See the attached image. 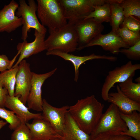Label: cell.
<instances>
[{
    "label": "cell",
    "mask_w": 140,
    "mask_h": 140,
    "mask_svg": "<svg viewBox=\"0 0 140 140\" xmlns=\"http://www.w3.org/2000/svg\"><path fill=\"white\" fill-rule=\"evenodd\" d=\"M11 140H33L26 123L21 122L20 124L14 130L11 135Z\"/></svg>",
    "instance_id": "obj_28"
},
{
    "label": "cell",
    "mask_w": 140,
    "mask_h": 140,
    "mask_svg": "<svg viewBox=\"0 0 140 140\" xmlns=\"http://www.w3.org/2000/svg\"><path fill=\"white\" fill-rule=\"evenodd\" d=\"M140 69V64H133L129 61L109 71L101 89V96L103 99L107 101L109 91L115 84L123 82L129 77H133L135 71Z\"/></svg>",
    "instance_id": "obj_7"
},
{
    "label": "cell",
    "mask_w": 140,
    "mask_h": 140,
    "mask_svg": "<svg viewBox=\"0 0 140 140\" xmlns=\"http://www.w3.org/2000/svg\"><path fill=\"white\" fill-rule=\"evenodd\" d=\"M69 107L68 105L60 108L55 107L49 103L45 99H43L42 116L60 136L64 127L66 115Z\"/></svg>",
    "instance_id": "obj_12"
},
{
    "label": "cell",
    "mask_w": 140,
    "mask_h": 140,
    "mask_svg": "<svg viewBox=\"0 0 140 140\" xmlns=\"http://www.w3.org/2000/svg\"><path fill=\"white\" fill-rule=\"evenodd\" d=\"M93 18L97 21L102 23H110V10L108 0H106L104 4L95 6L94 10L84 19Z\"/></svg>",
    "instance_id": "obj_24"
},
{
    "label": "cell",
    "mask_w": 140,
    "mask_h": 140,
    "mask_svg": "<svg viewBox=\"0 0 140 140\" xmlns=\"http://www.w3.org/2000/svg\"><path fill=\"white\" fill-rule=\"evenodd\" d=\"M78 36L77 50H80L98 35L101 33L104 26L93 18L83 19L75 24Z\"/></svg>",
    "instance_id": "obj_8"
},
{
    "label": "cell",
    "mask_w": 140,
    "mask_h": 140,
    "mask_svg": "<svg viewBox=\"0 0 140 140\" xmlns=\"http://www.w3.org/2000/svg\"><path fill=\"white\" fill-rule=\"evenodd\" d=\"M120 27H124L133 31L139 32L140 31V19L135 18L133 16L125 17Z\"/></svg>",
    "instance_id": "obj_30"
},
{
    "label": "cell",
    "mask_w": 140,
    "mask_h": 140,
    "mask_svg": "<svg viewBox=\"0 0 140 140\" xmlns=\"http://www.w3.org/2000/svg\"><path fill=\"white\" fill-rule=\"evenodd\" d=\"M133 77L119 83L120 88L126 96L135 101L140 102V83L133 81Z\"/></svg>",
    "instance_id": "obj_23"
},
{
    "label": "cell",
    "mask_w": 140,
    "mask_h": 140,
    "mask_svg": "<svg viewBox=\"0 0 140 140\" xmlns=\"http://www.w3.org/2000/svg\"><path fill=\"white\" fill-rule=\"evenodd\" d=\"M95 46L101 47L106 51L113 54H118L121 48H127L129 46L126 45L116 31H111L106 34H100L94 38L83 49Z\"/></svg>",
    "instance_id": "obj_11"
},
{
    "label": "cell",
    "mask_w": 140,
    "mask_h": 140,
    "mask_svg": "<svg viewBox=\"0 0 140 140\" xmlns=\"http://www.w3.org/2000/svg\"><path fill=\"white\" fill-rule=\"evenodd\" d=\"M68 22L75 24L94 10L95 6L104 4L106 0H58Z\"/></svg>",
    "instance_id": "obj_5"
},
{
    "label": "cell",
    "mask_w": 140,
    "mask_h": 140,
    "mask_svg": "<svg viewBox=\"0 0 140 140\" xmlns=\"http://www.w3.org/2000/svg\"><path fill=\"white\" fill-rule=\"evenodd\" d=\"M127 130V127L121 116L118 109L116 105L111 103L102 114L90 135L93 137L102 133L121 135Z\"/></svg>",
    "instance_id": "obj_4"
},
{
    "label": "cell",
    "mask_w": 140,
    "mask_h": 140,
    "mask_svg": "<svg viewBox=\"0 0 140 140\" xmlns=\"http://www.w3.org/2000/svg\"><path fill=\"white\" fill-rule=\"evenodd\" d=\"M5 107L13 112L21 122L26 123L32 119L42 117L41 113H34L30 112L18 96L7 95Z\"/></svg>",
    "instance_id": "obj_17"
},
{
    "label": "cell",
    "mask_w": 140,
    "mask_h": 140,
    "mask_svg": "<svg viewBox=\"0 0 140 140\" xmlns=\"http://www.w3.org/2000/svg\"><path fill=\"white\" fill-rule=\"evenodd\" d=\"M120 4L125 17L131 16L140 19V0H121Z\"/></svg>",
    "instance_id": "obj_25"
},
{
    "label": "cell",
    "mask_w": 140,
    "mask_h": 140,
    "mask_svg": "<svg viewBox=\"0 0 140 140\" xmlns=\"http://www.w3.org/2000/svg\"><path fill=\"white\" fill-rule=\"evenodd\" d=\"M8 123L6 121L0 119V130L1 129Z\"/></svg>",
    "instance_id": "obj_34"
},
{
    "label": "cell",
    "mask_w": 140,
    "mask_h": 140,
    "mask_svg": "<svg viewBox=\"0 0 140 140\" xmlns=\"http://www.w3.org/2000/svg\"><path fill=\"white\" fill-rule=\"evenodd\" d=\"M18 67L14 96H18L25 105L31 87L32 72L30 64L25 59L19 63Z\"/></svg>",
    "instance_id": "obj_10"
},
{
    "label": "cell",
    "mask_w": 140,
    "mask_h": 140,
    "mask_svg": "<svg viewBox=\"0 0 140 140\" xmlns=\"http://www.w3.org/2000/svg\"><path fill=\"white\" fill-rule=\"evenodd\" d=\"M0 117L9 123V128L11 130H15L21 123L13 112L4 108L0 107Z\"/></svg>",
    "instance_id": "obj_27"
},
{
    "label": "cell",
    "mask_w": 140,
    "mask_h": 140,
    "mask_svg": "<svg viewBox=\"0 0 140 140\" xmlns=\"http://www.w3.org/2000/svg\"><path fill=\"white\" fill-rule=\"evenodd\" d=\"M135 81L137 83H140V77L137 78L135 80Z\"/></svg>",
    "instance_id": "obj_35"
},
{
    "label": "cell",
    "mask_w": 140,
    "mask_h": 140,
    "mask_svg": "<svg viewBox=\"0 0 140 140\" xmlns=\"http://www.w3.org/2000/svg\"><path fill=\"white\" fill-rule=\"evenodd\" d=\"M92 137L82 130L70 114H66L65 123L60 140H91Z\"/></svg>",
    "instance_id": "obj_19"
},
{
    "label": "cell",
    "mask_w": 140,
    "mask_h": 140,
    "mask_svg": "<svg viewBox=\"0 0 140 140\" xmlns=\"http://www.w3.org/2000/svg\"><path fill=\"white\" fill-rule=\"evenodd\" d=\"M9 95L7 90L3 87L0 83V107H5L6 96Z\"/></svg>",
    "instance_id": "obj_33"
},
{
    "label": "cell",
    "mask_w": 140,
    "mask_h": 140,
    "mask_svg": "<svg viewBox=\"0 0 140 140\" xmlns=\"http://www.w3.org/2000/svg\"><path fill=\"white\" fill-rule=\"evenodd\" d=\"M46 54L47 55H52L57 56L66 60L71 62L74 67L75 74L74 80L76 82L77 81L79 78V67L82 64L84 63L86 61L94 59H103L114 62L116 61L117 59V57L115 56L96 55L94 53L83 56H76L57 50L47 51Z\"/></svg>",
    "instance_id": "obj_15"
},
{
    "label": "cell",
    "mask_w": 140,
    "mask_h": 140,
    "mask_svg": "<svg viewBox=\"0 0 140 140\" xmlns=\"http://www.w3.org/2000/svg\"><path fill=\"white\" fill-rule=\"evenodd\" d=\"M18 66L0 73V83L7 90L9 95L14 96L16 81V76Z\"/></svg>",
    "instance_id": "obj_22"
},
{
    "label": "cell",
    "mask_w": 140,
    "mask_h": 140,
    "mask_svg": "<svg viewBox=\"0 0 140 140\" xmlns=\"http://www.w3.org/2000/svg\"><path fill=\"white\" fill-rule=\"evenodd\" d=\"M19 2L16 15L22 20V39L23 41L26 40L28 33L31 29L46 34L47 29L39 22L36 15L37 5L35 1L29 0L28 4L25 0H20Z\"/></svg>",
    "instance_id": "obj_6"
},
{
    "label": "cell",
    "mask_w": 140,
    "mask_h": 140,
    "mask_svg": "<svg viewBox=\"0 0 140 140\" xmlns=\"http://www.w3.org/2000/svg\"><path fill=\"white\" fill-rule=\"evenodd\" d=\"M12 61L9 60L6 55L0 54V71L3 72L11 68Z\"/></svg>",
    "instance_id": "obj_32"
},
{
    "label": "cell",
    "mask_w": 140,
    "mask_h": 140,
    "mask_svg": "<svg viewBox=\"0 0 140 140\" xmlns=\"http://www.w3.org/2000/svg\"><path fill=\"white\" fill-rule=\"evenodd\" d=\"M121 0H108L110 10V24L112 30L116 31L120 26L124 18L123 10L120 5Z\"/></svg>",
    "instance_id": "obj_21"
},
{
    "label": "cell",
    "mask_w": 140,
    "mask_h": 140,
    "mask_svg": "<svg viewBox=\"0 0 140 140\" xmlns=\"http://www.w3.org/2000/svg\"><path fill=\"white\" fill-rule=\"evenodd\" d=\"M122 118L125 122L127 131L121 135L133 137L136 140H140V114L134 111L129 114H124L120 112Z\"/></svg>",
    "instance_id": "obj_20"
},
{
    "label": "cell",
    "mask_w": 140,
    "mask_h": 140,
    "mask_svg": "<svg viewBox=\"0 0 140 140\" xmlns=\"http://www.w3.org/2000/svg\"><path fill=\"white\" fill-rule=\"evenodd\" d=\"M57 69L55 68L50 72L43 74L32 72L31 87L27 102L29 109L37 111H42V86L46 80L53 75Z\"/></svg>",
    "instance_id": "obj_9"
},
{
    "label": "cell",
    "mask_w": 140,
    "mask_h": 140,
    "mask_svg": "<svg viewBox=\"0 0 140 140\" xmlns=\"http://www.w3.org/2000/svg\"><path fill=\"white\" fill-rule=\"evenodd\" d=\"M119 53L125 55L131 60H139L140 59V40L132 46L127 48L120 49Z\"/></svg>",
    "instance_id": "obj_29"
},
{
    "label": "cell",
    "mask_w": 140,
    "mask_h": 140,
    "mask_svg": "<svg viewBox=\"0 0 140 140\" xmlns=\"http://www.w3.org/2000/svg\"><path fill=\"white\" fill-rule=\"evenodd\" d=\"M104 105L93 95L78 100L69 106L68 112L80 128L90 135L103 114Z\"/></svg>",
    "instance_id": "obj_1"
},
{
    "label": "cell",
    "mask_w": 140,
    "mask_h": 140,
    "mask_svg": "<svg viewBox=\"0 0 140 140\" xmlns=\"http://www.w3.org/2000/svg\"><path fill=\"white\" fill-rule=\"evenodd\" d=\"M19 6L12 0L0 11V32L10 33L22 25V18L16 15Z\"/></svg>",
    "instance_id": "obj_13"
},
{
    "label": "cell",
    "mask_w": 140,
    "mask_h": 140,
    "mask_svg": "<svg viewBox=\"0 0 140 140\" xmlns=\"http://www.w3.org/2000/svg\"><path fill=\"white\" fill-rule=\"evenodd\" d=\"M117 92L109 93L107 101L116 105L120 111L129 114L134 111L140 112V102L133 101L125 96L116 86Z\"/></svg>",
    "instance_id": "obj_18"
},
{
    "label": "cell",
    "mask_w": 140,
    "mask_h": 140,
    "mask_svg": "<svg viewBox=\"0 0 140 140\" xmlns=\"http://www.w3.org/2000/svg\"><path fill=\"white\" fill-rule=\"evenodd\" d=\"M33 140H52L60 138L58 134L46 120L43 117L33 119L32 122L26 123Z\"/></svg>",
    "instance_id": "obj_16"
},
{
    "label": "cell",
    "mask_w": 140,
    "mask_h": 140,
    "mask_svg": "<svg viewBox=\"0 0 140 140\" xmlns=\"http://www.w3.org/2000/svg\"><path fill=\"white\" fill-rule=\"evenodd\" d=\"M45 40L47 51L57 50L67 53L74 52L78 47V36L74 24L68 22L57 29L48 30Z\"/></svg>",
    "instance_id": "obj_2"
},
{
    "label": "cell",
    "mask_w": 140,
    "mask_h": 140,
    "mask_svg": "<svg viewBox=\"0 0 140 140\" xmlns=\"http://www.w3.org/2000/svg\"><path fill=\"white\" fill-rule=\"evenodd\" d=\"M116 31L124 43L129 47L140 40V32L133 31L124 27H120Z\"/></svg>",
    "instance_id": "obj_26"
},
{
    "label": "cell",
    "mask_w": 140,
    "mask_h": 140,
    "mask_svg": "<svg viewBox=\"0 0 140 140\" xmlns=\"http://www.w3.org/2000/svg\"><path fill=\"white\" fill-rule=\"evenodd\" d=\"M60 140V139L59 138H55L53 140Z\"/></svg>",
    "instance_id": "obj_36"
},
{
    "label": "cell",
    "mask_w": 140,
    "mask_h": 140,
    "mask_svg": "<svg viewBox=\"0 0 140 140\" xmlns=\"http://www.w3.org/2000/svg\"><path fill=\"white\" fill-rule=\"evenodd\" d=\"M92 137L91 140H132V137L121 134L102 133Z\"/></svg>",
    "instance_id": "obj_31"
},
{
    "label": "cell",
    "mask_w": 140,
    "mask_h": 140,
    "mask_svg": "<svg viewBox=\"0 0 140 140\" xmlns=\"http://www.w3.org/2000/svg\"><path fill=\"white\" fill-rule=\"evenodd\" d=\"M35 39L33 41L28 43L27 40L19 43L17 46L20 56L17 61L12 67L18 66L19 63L25 58L47 50L45 43V34L34 30Z\"/></svg>",
    "instance_id": "obj_14"
},
{
    "label": "cell",
    "mask_w": 140,
    "mask_h": 140,
    "mask_svg": "<svg viewBox=\"0 0 140 140\" xmlns=\"http://www.w3.org/2000/svg\"><path fill=\"white\" fill-rule=\"evenodd\" d=\"M38 18L48 30L59 29L66 25L67 20L63 9L58 0H37Z\"/></svg>",
    "instance_id": "obj_3"
}]
</instances>
